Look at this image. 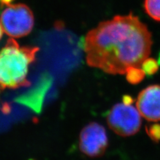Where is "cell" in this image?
Returning <instances> with one entry per match:
<instances>
[{
  "instance_id": "cell-15",
  "label": "cell",
  "mask_w": 160,
  "mask_h": 160,
  "mask_svg": "<svg viewBox=\"0 0 160 160\" xmlns=\"http://www.w3.org/2000/svg\"><path fill=\"white\" fill-rule=\"evenodd\" d=\"M3 33H4V32H3V28H2V26H1V23H0V40H1V39H2V36H3Z\"/></svg>"
},
{
  "instance_id": "cell-13",
  "label": "cell",
  "mask_w": 160,
  "mask_h": 160,
  "mask_svg": "<svg viewBox=\"0 0 160 160\" xmlns=\"http://www.w3.org/2000/svg\"><path fill=\"white\" fill-rule=\"evenodd\" d=\"M134 102L133 98L130 96H124L123 97V103L127 105H132Z\"/></svg>"
},
{
  "instance_id": "cell-5",
  "label": "cell",
  "mask_w": 160,
  "mask_h": 160,
  "mask_svg": "<svg viewBox=\"0 0 160 160\" xmlns=\"http://www.w3.org/2000/svg\"><path fill=\"white\" fill-rule=\"evenodd\" d=\"M108 146V138L105 128L92 122L85 126L80 133L79 149L91 158L102 156Z\"/></svg>"
},
{
  "instance_id": "cell-1",
  "label": "cell",
  "mask_w": 160,
  "mask_h": 160,
  "mask_svg": "<svg viewBox=\"0 0 160 160\" xmlns=\"http://www.w3.org/2000/svg\"><path fill=\"white\" fill-rule=\"evenodd\" d=\"M152 46L148 27L132 13L101 22L87 33L83 42L89 66L113 75L141 67Z\"/></svg>"
},
{
  "instance_id": "cell-4",
  "label": "cell",
  "mask_w": 160,
  "mask_h": 160,
  "mask_svg": "<svg viewBox=\"0 0 160 160\" xmlns=\"http://www.w3.org/2000/svg\"><path fill=\"white\" fill-rule=\"evenodd\" d=\"M107 122L118 135L127 137L137 133L142 126L139 112L132 105L117 103L110 110Z\"/></svg>"
},
{
  "instance_id": "cell-7",
  "label": "cell",
  "mask_w": 160,
  "mask_h": 160,
  "mask_svg": "<svg viewBox=\"0 0 160 160\" xmlns=\"http://www.w3.org/2000/svg\"><path fill=\"white\" fill-rule=\"evenodd\" d=\"M53 83V78L48 73L42 74L38 84L32 90L21 95L14 99V102L31 109L36 113L42 111L44 98Z\"/></svg>"
},
{
  "instance_id": "cell-3",
  "label": "cell",
  "mask_w": 160,
  "mask_h": 160,
  "mask_svg": "<svg viewBox=\"0 0 160 160\" xmlns=\"http://www.w3.org/2000/svg\"><path fill=\"white\" fill-rule=\"evenodd\" d=\"M0 23L4 33L12 38L28 36L34 27L33 12L23 3H10L0 14Z\"/></svg>"
},
{
  "instance_id": "cell-9",
  "label": "cell",
  "mask_w": 160,
  "mask_h": 160,
  "mask_svg": "<svg viewBox=\"0 0 160 160\" xmlns=\"http://www.w3.org/2000/svg\"><path fill=\"white\" fill-rule=\"evenodd\" d=\"M126 79L132 84H138L142 82L146 73L140 67H131L126 72Z\"/></svg>"
},
{
  "instance_id": "cell-16",
  "label": "cell",
  "mask_w": 160,
  "mask_h": 160,
  "mask_svg": "<svg viewBox=\"0 0 160 160\" xmlns=\"http://www.w3.org/2000/svg\"><path fill=\"white\" fill-rule=\"evenodd\" d=\"M28 160H36V159H28Z\"/></svg>"
},
{
  "instance_id": "cell-8",
  "label": "cell",
  "mask_w": 160,
  "mask_h": 160,
  "mask_svg": "<svg viewBox=\"0 0 160 160\" xmlns=\"http://www.w3.org/2000/svg\"><path fill=\"white\" fill-rule=\"evenodd\" d=\"M144 9L150 18L160 22V0H144Z\"/></svg>"
},
{
  "instance_id": "cell-11",
  "label": "cell",
  "mask_w": 160,
  "mask_h": 160,
  "mask_svg": "<svg viewBox=\"0 0 160 160\" xmlns=\"http://www.w3.org/2000/svg\"><path fill=\"white\" fill-rule=\"evenodd\" d=\"M146 132L149 138L154 142H160V124L153 123L146 126Z\"/></svg>"
},
{
  "instance_id": "cell-6",
  "label": "cell",
  "mask_w": 160,
  "mask_h": 160,
  "mask_svg": "<svg viewBox=\"0 0 160 160\" xmlns=\"http://www.w3.org/2000/svg\"><path fill=\"white\" fill-rule=\"evenodd\" d=\"M136 106L148 121H160V86L152 85L143 89L138 95Z\"/></svg>"
},
{
  "instance_id": "cell-12",
  "label": "cell",
  "mask_w": 160,
  "mask_h": 160,
  "mask_svg": "<svg viewBox=\"0 0 160 160\" xmlns=\"http://www.w3.org/2000/svg\"><path fill=\"white\" fill-rule=\"evenodd\" d=\"M1 109L3 113L7 114L11 112V106H10V105L9 103H4L2 104Z\"/></svg>"
},
{
  "instance_id": "cell-2",
  "label": "cell",
  "mask_w": 160,
  "mask_h": 160,
  "mask_svg": "<svg viewBox=\"0 0 160 160\" xmlns=\"http://www.w3.org/2000/svg\"><path fill=\"white\" fill-rule=\"evenodd\" d=\"M39 48L20 46L9 38L0 49V90L18 89L31 85L28 79L29 68L36 61Z\"/></svg>"
},
{
  "instance_id": "cell-14",
  "label": "cell",
  "mask_w": 160,
  "mask_h": 160,
  "mask_svg": "<svg viewBox=\"0 0 160 160\" xmlns=\"http://www.w3.org/2000/svg\"><path fill=\"white\" fill-rule=\"evenodd\" d=\"M12 0H0V3H2V5H6V6H8V5L11 3Z\"/></svg>"
},
{
  "instance_id": "cell-10",
  "label": "cell",
  "mask_w": 160,
  "mask_h": 160,
  "mask_svg": "<svg viewBox=\"0 0 160 160\" xmlns=\"http://www.w3.org/2000/svg\"><path fill=\"white\" fill-rule=\"evenodd\" d=\"M146 75L152 76L156 73L159 69V65L157 61L153 58H147L141 66Z\"/></svg>"
}]
</instances>
